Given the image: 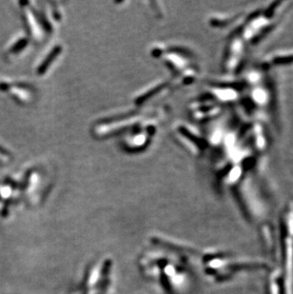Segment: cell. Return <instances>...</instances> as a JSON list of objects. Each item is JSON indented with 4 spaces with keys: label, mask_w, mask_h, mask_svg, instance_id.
<instances>
[{
    "label": "cell",
    "mask_w": 293,
    "mask_h": 294,
    "mask_svg": "<svg viewBox=\"0 0 293 294\" xmlns=\"http://www.w3.org/2000/svg\"><path fill=\"white\" fill-rule=\"evenodd\" d=\"M8 159H10V154H8V152L0 146V164L8 162Z\"/></svg>",
    "instance_id": "1"
}]
</instances>
